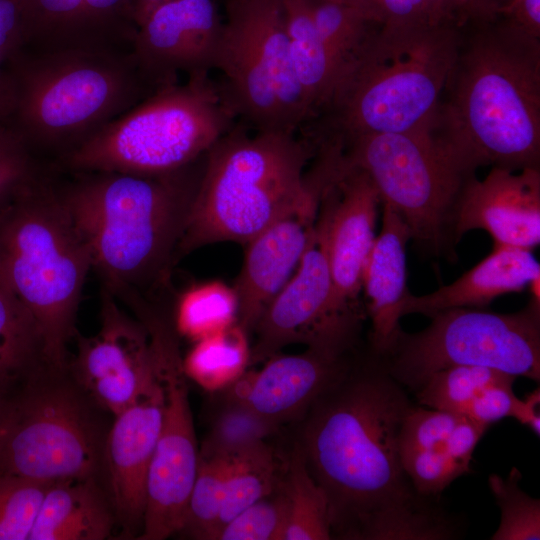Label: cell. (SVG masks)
Returning a JSON list of instances; mask_svg holds the SVG:
<instances>
[{"instance_id": "cell-18", "label": "cell", "mask_w": 540, "mask_h": 540, "mask_svg": "<svg viewBox=\"0 0 540 540\" xmlns=\"http://www.w3.org/2000/svg\"><path fill=\"white\" fill-rule=\"evenodd\" d=\"M163 406L164 391L156 363L154 376L135 400L113 416L105 438L102 471L106 490L117 523L126 536L136 539L143 526L147 477Z\"/></svg>"}, {"instance_id": "cell-6", "label": "cell", "mask_w": 540, "mask_h": 540, "mask_svg": "<svg viewBox=\"0 0 540 540\" xmlns=\"http://www.w3.org/2000/svg\"><path fill=\"white\" fill-rule=\"evenodd\" d=\"M248 130L236 122L205 154L178 257L217 242L246 244L306 194L313 145L293 132Z\"/></svg>"}, {"instance_id": "cell-1", "label": "cell", "mask_w": 540, "mask_h": 540, "mask_svg": "<svg viewBox=\"0 0 540 540\" xmlns=\"http://www.w3.org/2000/svg\"><path fill=\"white\" fill-rule=\"evenodd\" d=\"M358 352L295 424L294 439L329 502L332 538H453V520L415 491L401 464L405 391L378 355Z\"/></svg>"}, {"instance_id": "cell-29", "label": "cell", "mask_w": 540, "mask_h": 540, "mask_svg": "<svg viewBox=\"0 0 540 540\" xmlns=\"http://www.w3.org/2000/svg\"><path fill=\"white\" fill-rule=\"evenodd\" d=\"M249 334L238 324L194 342L182 359L183 371L205 391L233 384L250 366Z\"/></svg>"}, {"instance_id": "cell-20", "label": "cell", "mask_w": 540, "mask_h": 540, "mask_svg": "<svg viewBox=\"0 0 540 540\" xmlns=\"http://www.w3.org/2000/svg\"><path fill=\"white\" fill-rule=\"evenodd\" d=\"M357 352L336 356L306 347L299 354L279 353L260 369L248 368L233 384L214 394L239 402L283 428L295 425Z\"/></svg>"}, {"instance_id": "cell-28", "label": "cell", "mask_w": 540, "mask_h": 540, "mask_svg": "<svg viewBox=\"0 0 540 540\" xmlns=\"http://www.w3.org/2000/svg\"><path fill=\"white\" fill-rule=\"evenodd\" d=\"M283 487L287 515L282 540L333 539L327 496L310 474L295 439L288 449Z\"/></svg>"}, {"instance_id": "cell-4", "label": "cell", "mask_w": 540, "mask_h": 540, "mask_svg": "<svg viewBox=\"0 0 540 540\" xmlns=\"http://www.w3.org/2000/svg\"><path fill=\"white\" fill-rule=\"evenodd\" d=\"M459 28L378 26L304 135L341 145L365 134L433 130L459 52Z\"/></svg>"}, {"instance_id": "cell-40", "label": "cell", "mask_w": 540, "mask_h": 540, "mask_svg": "<svg viewBox=\"0 0 540 540\" xmlns=\"http://www.w3.org/2000/svg\"><path fill=\"white\" fill-rule=\"evenodd\" d=\"M462 415L424 406L411 405L399 437V449L447 450L449 437Z\"/></svg>"}, {"instance_id": "cell-34", "label": "cell", "mask_w": 540, "mask_h": 540, "mask_svg": "<svg viewBox=\"0 0 540 540\" xmlns=\"http://www.w3.org/2000/svg\"><path fill=\"white\" fill-rule=\"evenodd\" d=\"M517 377L483 366H451L431 374L415 391L419 405L460 414L483 390Z\"/></svg>"}, {"instance_id": "cell-46", "label": "cell", "mask_w": 540, "mask_h": 540, "mask_svg": "<svg viewBox=\"0 0 540 540\" xmlns=\"http://www.w3.org/2000/svg\"><path fill=\"white\" fill-rule=\"evenodd\" d=\"M24 48L22 23L14 0H0V67Z\"/></svg>"}, {"instance_id": "cell-30", "label": "cell", "mask_w": 540, "mask_h": 540, "mask_svg": "<svg viewBox=\"0 0 540 540\" xmlns=\"http://www.w3.org/2000/svg\"><path fill=\"white\" fill-rule=\"evenodd\" d=\"M287 455L288 449L285 452L267 441L229 461L216 533L238 513L278 487L285 473Z\"/></svg>"}, {"instance_id": "cell-23", "label": "cell", "mask_w": 540, "mask_h": 540, "mask_svg": "<svg viewBox=\"0 0 540 540\" xmlns=\"http://www.w3.org/2000/svg\"><path fill=\"white\" fill-rule=\"evenodd\" d=\"M540 276V264L531 250L494 245L492 252L449 285L416 296L411 292L402 305V316L431 317L453 308H482L499 296L521 292Z\"/></svg>"}, {"instance_id": "cell-54", "label": "cell", "mask_w": 540, "mask_h": 540, "mask_svg": "<svg viewBox=\"0 0 540 540\" xmlns=\"http://www.w3.org/2000/svg\"><path fill=\"white\" fill-rule=\"evenodd\" d=\"M3 399H4L3 397H0V406H1L2 402H3Z\"/></svg>"}, {"instance_id": "cell-10", "label": "cell", "mask_w": 540, "mask_h": 540, "mask_svg": "<svg viewBox=\"0 0 540 540\" xmlns=\"http://www.w3.org/2000/svg\"><path fill=\"white\" fill-rule=\"evenodd\" d=\"M343 160L363 171L380 202L403 220L410 240L433 257L455 258L456 218L467 180L433 130L365 134L339 145Z\"/></svg>"}, {"instance_id": "cell-11", "label": "cell", "mask_w": 540, "mask_h": 540, "mask_svg": "<svg viewBox=\"0 0 540 540\" xmlns=\"http://www.w3.org/2000/svg\"><path fill=\"white\" fill-rule=\"evenodd\" d=\"M225 6L214 69L237 119L254 131L296 133L314 114L290 55L282 0Z\"/></svg>"}, {"instance_id": "cell-47", "label": "cell", "mask_w": 540, "mask_h": 540, "mask_svg": "<svg viewBox=\"0 0 540 540\" xmlns=\"http://www.w3.org/2000/svg\"><path fill=\"white\" fill-rule=\"evenodd\" d=\"M495 17L530 37L540 39V0H510Z\"/></svg>"}, {"instance_id": "cell-33", "label": "cell", "mask_w": 540, "mask_h": 540, "mask_svg": "<svg viewBox=\"0 0 540 540\" xmlns=\"http://www.w3.org/2000/svg\"><path fill=\"white\" fill-rule=\"evenodd\" d=\"M311 6L314 23L335 64L339 81L378 25L347 0H311Z\"/></svg>"}, {"instance_id": "cell-39", "label": "cell", "mask_w": 540, "mask_h": 540, "mask_svg": "<svg viewBox=\"0 0 540 540\" xmlns=\"http://www.w3.org/2000/svg\"><path fill=\"white\" fill-rule=\"evenodd\" d=\"M85 14L95 49L130 51L137 31L130 0H85Z\"/></svg>"}, {"instance_id": "cell-7", "label": "cell", "mask_w": 540, "mask_h": 540, "mask_svg": "<svg viewBox=\"0 0 540 540\" xmlns=\"http://www.w3.org/2000/svg\"><path fill=\"white\" fill-rule=\"evenodd\" d=\"M90 269V250L50 175L0 209V276L38 322L58 372L68 369L67 346L77 334Z\"/></svg>"}, {"instance_id": "cell-38", "label": "cell", "mask_w": 540, "mask_h": 540, "mask_svg": "<svg viewBox=\"0 0 540 540\" xmlns=\"http://www.w3.org/2000/svg\"><path fill=\"white\" fill-rule=\"evenodd\" d=\"M286 515L287 501L282 479L273 492L225 523L213 540H282Z\"/></svg>"}, {"instance_id": "cell-25", "label": "cell", "mask_w": 540, "mask_h": 540, "mask_svg": "<svg viewBox=\"0 0 540 540\" xmlns=\"http://www.w3.org/2000/svg\"><path fill=\"white\" fill-rule=\"evenodd\" d=\"M49 371L38 322L0 276V397Z\"/></svg>"}, {"instance_id": "cell-31", "label": "cell", "mask_w": 540, "mask_h": 540, "mask_svg": "<svg viewBox=\"0 0 540 540\" xmlns=\"http://www.w3.org/2000/svg\"><path fill=\"white\" fill-rule=\"evenodd\" d=\"M215 395L216 410L199 457L230 461L278 435L283 427L249 407Z\"/></svg>"}, {"instance_id": "cell-8", "label": "cell", "mask_w": 540, "mask_h": 540, "mask_svg": "<svg viewBox=\"0 0 540 540\" xmlns=\"http://www.w3.org/2000/svg\"><path fill=\"white\" fill-rule=\"evenodd\" d=\"M219 82L209 73L157 89L57 157L73 173L160 174L203 157L236 123Z\"/></svg>"}, {"instance_id": "cell-35", "label": "cell", "mask_w": 540, "mask_h": 540, "mask_svg": "<svg viewBox=\"0 0 540 540\" xmlns=\"http://www.w3.org/2000/svg\"><path fill=\"white\" fill-rule=\"evenodd\" d=\"M229 461L199 457V465L178 534L213 540L225 499Z\"/></svg>"}, {"instance_id": "cell-41", "label": "cell", "mask_w": 540, "mask_h": 540, "mask_svg": "<svg viewBox=\"0 0 540 540\" xmlns=\"http://www.w3.org/2000/svg\"><path fill=\"white\" fill-rule=\"evenodd\" d=\"M400 459L415 491L426 497L438 495L456 478L468 473L447 450H403Z\"/></svg>"}, {"instance_id": "cell-49", "label": "cell", "mask_w": 540, "mask_h": 540, "mask_svg": "<svg viewBox=\"0 0 540 540\" xmlns=\"http://www.w3.org/2000/svg\"><path fill=\"white\" fill-rule=\"evenodd\" d=\"M511 417L529 427L537 436L540 434V390L534 389L517 399Z\"/></svg>"}, {"instance_id": "cell-51", "label": "cell", "mask_w": 540, "mask_h": 540, "mask_svg": "<svg viewBox=\"0 0 540 540\" xmlns=\"http://www.w3.org/2000/svg\"><path fill=\"white\" fill-rule=\"evenodd\" d=\"M509 1L510 0H469L467 20L492 19Z\"/></svg>"}, {"instance_id": "cell-14", "label": "cell", "mask_w": 540, "mask_h": 540, "mask_svg": "<svg viewBox=\"0 0 540 540\" xmlns=\"http://www.w3.org/2000/svg\"><path fill=\"white\" fill-rule=\"evenodd\" d=\"M145 326L164 391V406L137 539L164 540L182 527L199 465V448L174 326L163 315L152 316Z\"/></svg>"}, {"instance_id": "cell-19", "label": "cell", "mask_w": 540, "mask_h": 540, "mask_svg": "<svg viewBox=\"0 0 540 540\" xmlns=\"http://www.w3.org/2000/svg\"><path fill=\"white\" fill-rule=\"evenodd\" d=\"M309 188L288 212L246 243L240 274L234 285L237 323L252 333L265 309L297 269L315 227L323 177L313 168Z\"/></svg>"}, {"instance_id": "cell-44", "label": "cell", "mask_w": 540, "mask_h": 540, "mask_svg": "<svg viewBox=\"0 0 540 540\" xmlns=\"http://www.w3.org/2000/svg\"><path fill=\"white\" fill-rule=\"evenodd\" d=\"M513 384H498L486 388L468 404L462 415L488 426L502 418L511 417L518 399L514 394Z\"/></svg>"}, {"instance_id": "cell-36", "label": "cell", "mask_w": 540, "mask_h": 540, "mask_svg": "<svg viewBox=\"0 0 540 540\" xmlns=\"http://www.w3.org/2000/svg\"><path fill=\"white\" fill-rule=\"evenodd\" d=\"M521 477L515 467L506 478L489 476V487L501 512L499 527L491 540L540 539V501L520 488Z\"/></svg>"}, {"instance_id": "cell-2", "label": "cell", "mask_w": 540, "mask_h": 540, "mask_svg": "<svg viewBox=\"0 0 540 540\" xmlns=\"http://www.w3.org/2000/svg\"><path fill=\"white\" fill-rule=\"evenodd\" d=\"M204 157L166 173L79 172L56 185L102 286L131 310L169 288Z\"/></svg>"}, {"instance_id": "cell-26", "label": "cell", "mask_w": 540, "mask_h": 540, "mask_svg": "<svg viewBox=\"0 0 540 540\" xmlns=\"http://www.w3.org/2000/svg\"><path fill=\"white\" fill-rule=\"evenodd\" d=\"M282 10L292 62L314 119L332 97L338 71L314 23L311 0H282Z\"/></svg>"}, {"instance_id": "cell-12", "label": "cell", "mask_w": 540, "mask_h": 540, "mask_svg": "<svg viewBox=\"0 0 540 540\" xmlns=\"http://www.w3.org/2000/svg\"><path fill=\"white\" fill-rule=\"evenodd\" d=\"M429 318L431 323L419 332L401 330L378 355L401 386L415 392L434 372L458 365L489 367L539 382L540 300L530 297L514 313L453 308Z\"/></svg>"}, {"instance_id": "cell-37", "label": "cell", "mask_w": 540, "mask_h": 540, "mask_svg": "<svg viewBox=\"0 0 540 540\" xmlns=\"http://www.w3.org/2000/svg\"><path fill=\"white\" fill-rule=\"evenodd\" d=\"M50 483L0 472V540H28Z\"/></svg>"}, {"instance_id": "cell-27", "label": "cell", "mask_w": 540, "mask_h": 540, "mask_svg": "<svg viewBox=\"0 0 540 540\" xmlns=\"http://www.w3.org/2000/svg\"><path fill=\"white\" fill-rule=\"evenodd\" d=\"M14 1L21 17L23 49H95L86 22L85 0Z\"/></svg>"}, {"instance_id": "cell-24", "label": "cell", "mask_w": 540, "mask_h": 540, "mask_svg": "<svg viewBox=\"0 0 540 540\" xmlns=\"http://www.w3.org/2000/svg\"><path fill=\"white\" fill-rule=\"evenodd\" d=\"M116 523L98 477L67 478L47 487L28 540H104Z\"/></svg>"}, {"instance_id": "cell-53", "label": "cell", "mask_w": 540, "mask_h": 540, "mask_svg": "<svg viewBox=\"0 0 540 540\" xmlns=\"http://www.w3.org/2000/svg\"><path fill=\"white\" fill-rule=\"evenodd\" d=\"M17 137L6 125L0 121V140ZM18 138V137H17Z\"/></svg>"}, {"instance_id": "cell-45", "label": "cell", "mask_w": 540, "mask_h": 540, "mask_svg": "<svg viewBox=\"0 0 540 540\" xmlns=\"http://www.w3.org/2000/svg\"><path fill=\"white\" fill-rule=\"evenodd\" d=\"M488 427V425L475 422L462 415L449 437L448 452L450 456L468 473L472 471L470 462L474 449Z\"/></svg>"}, {"instance_id": "cell-3", "label": "cell", "mask_w": 540, "mask_h": 540, "mask_svg": "<svg viewBox=\"0 0 540 540\" xmlns=\"http://www.w3.org/2000/svg\"><path fill=\"white\" fill-rule=\"evenodd\" d=\"M471 21L433 133L467 175L540 168V39L498 17Z\"/></svg>"}, {"instance_id": "cell-21", "label": "cell", "mask_w": 540, "mask_h": 540, "mask_svg": "<svg viewBox=\"0 0 540 540\" xmlns=\"http://www.w3.org/2000/svg\"><path fill=\"white\" fill-rule=\"evenodd\" d=\"M515 171L491 167L483 180L464 185L455 225L458 240L484 230L494 245L531 250L540 242V168Z\"/></svg>"}, {"instance_id": "cell-15", "label": "cell", "mask_w": 540, "mask_h": 540, "mask_svg": "<svg viewBox=\"0 0 540 540\" xmlns=\"http://www.w3.org/2000/svg\"><path fill=\"white\" fill-rule=\"evenodd\" d=\"M100 328L84 337L76 334L77 353L68 373L83 391L113 416L132 403L156 371L145 325L130 317L118 300L101 286Z\"/></svg>"}, {"instance_id": "cell-42", "label": "cell", "mask_w": 540, "mask_h": 540, "mask_svg": "<svg viewBox=\"0 0 540 540\" xmlns=\"http://www.w3.org/2000/svg\"><path fill=\"white\" fill-rule=\"evenodd\" d=\"M49 174L17 138L0 140V209L9 205Z\"/></svg>"}, {"instance_id": "cell-52", "label": "cell", "mask_w": 540, "mask_h": 540, "mask_svg": "<svg viewBox=\"0 0 540 540\" xmlns=\"http://www.w3.org/2000/svg\"><path fill=\"white\" fill-rule=\"evenodd\" d=\"M174 0H130L131 18L138 28L159 6Z\"/></svg>"}, {"instance_id": "cell-9", "label": "cell", "mask_w": 540, "mask_h": 540, "mask_svg": "<svg viewBox=\"0 0 540 540\" xmlns=\"http://www.w3.org/2000/svg\"><path fill=\"white\" fill-rule=\"evenodd\" d=\"M102 410L66 372L49 371L3 399L0 472L37 482L98 477Z\"/></svg>"}, {"instance_id": "cell-50", "label": "cell", "mask_w": 540, "mask_h": 540, "mask_svg": "<svg viewBox=\"0 0 540 540\" xmlns=\"http://www.w3.org/2000/svg\"><path fill=\"white\" fill-rule=\"evenodd\" d=\"M14 106V83L7 70L0 67V121L7 127L14 110Z\"/></svg>"}, {"instance_id": "cell-55", "label": "cell", "mask_w": 540, "mask_h": 540, "mask_svg": "<svg viewBox=\"0 0 540 540\" xmlns=\"http://www.w3.org/2000/svg\"><path fill=\"white\" fill-rule=\"evenodd\" d=\"M230 1H236V0H225V2H230Z\"/></svg>"}, {"instance_id": "cell-5", "label": "cell", "mask_w": 540, "mask_h": 540, "mask_svg": "<svg viewBox=\"0 0 540 540\" xmlns=\"http://www.w3.org/2000/svg\"><path fill=\"white\" fill-rule=\"evenodd\" d=\"M6 70L15 88L8 127L32 153L60 156L157 90L131 51L23 49Z\"/></svg>"}, {"instance_id": "cell-13", "label": "cell", "mask_w": 540, "mask_h": 540, "mask_svg": "<svg viewBox=\"0 0 540 540\" xmlns=\"http://www.w3.org/2000/svg\"><path fill=\"white\" fill-rule=\"evenodd\" d=\"M380 199L369 177L335 153L322 188L321 221L331 278L328 323L336 348L358 349L366 318L361 302L363 272L375 239Z\"/></svg>"}, {"instance_id": "cell-22", "label": "cell", "mask_w": 540, "mask_h": 540, "mask_svg": "<svg viewBox=\"0 0 540 540\" xmlns=\"http://www.w3.org/2000/svg\"><path fill=\"white\" fill-rule=\"evenodd\" d=\"M410 233L401 217L383 204L382 227L367 257L362 280L366 317L371 321L369 350L384 354L402 330L407 287L406 244Z\"/></svg>"}, {"instance_id": "cell-32", "label": "cell", "mask_w": 540, "mask_h": 540, "mask_svg": "<svg viewBox=\"0 0 540 540\" xmlns=\"http://www.w3.org/2000/svg\"><path fill=\"white\" fill-rule=\"evenodd\" d=\"M238 298L233 287L208 281L187 288L178 298L174 329L196 342L237 323Z\"/></svg>"}, {"instance_id": "cell-16", "label": "cell", "mask_w": 540, "mask_h": 540, "mask_svg": "<svg viewBox=\"0 0 540 540\" xmlns=\"http://www.w3.org/2000/svg\"><path fill=\"white\" fill-rule=\"evenodd\" d=\"M331 278L324 227L316 219L304 255L288 282L272 299L252 333L250 366L263 363L292 344H304L336 356L331 338L328 306Z\"/></svg>"}, {"instance_id": "cell-48", "label": "cell", "mask_w": 540, "mask_h": 540, "mask_svg": "<svg viewBox=\"0 0 540 540\" xmlns=\"http://www.w3.org/2000/svg\"><path fill=\"white\" fill-rule=\"evenodd\" d=\"M431 25L462 26L468 19L469 0H426Z\"/></svg>"}, {"instance_id": "cell-43", "label": "cell", "mask_w": 540, "mask_h": 540, "mask_svg": "<svg viewBox=\"0 0 540 540\" xmlns=\"http://www.w3.org/2000/svg\"><path fill=\"white\" fill-rule=\"evenodd\" d=\"M378 26L430 24L426 0H347Z\"/></svg>"}, {"instance_id": "cell-17", "label": "cell", "mask_w": 540, "mask_h": 540, "mask_svg": "<svg viewBox=\"0 0 540 540\" xmlns=\"http://www.w3.org/2000/svg\"><path fill=\"white\" fill-rule=\"evenodd\" d=\"M222 27L214 0H174L156 8L137 28L131 53L159 89L177 83L180 72L210 73Z\"/></svg>"}]
</instances>
